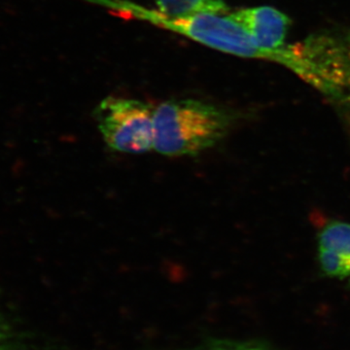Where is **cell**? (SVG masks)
<instances>
[{"instance_id": "7a4b0ae2", "label": "cell", "mask_w": 350, "mask_h": 350, "mask_svg": "<svg viewBox=\"0 0 350 350\" xmlns=\"http://www.w3.org/2000/svg\"><path fill=\"white\" fill-rule=\"evenodd\" d=\"M94 115L103 140L111 150L144 154L154 148V110L147 103L108 96Z\"/></svg>"}, {"instance_id": "5b68a950", "label": "cell", "mask_w": 350, "mask_h": 350, "mask_svg": "<svg viewBox=\"0 0 350 350\" xmlns=\"http://www.w3.org/2000/svg\"><path fill=\"white\" fill-rule=\"evenodd\" d=\"M319 260L327 276L350 278V223L331 221L319 237Z\"/></svg>"}, {"instance_id": "52a82bcc", "label": "cell", "mask_w": 350, "mask_h": 350, "mask_svg": "<svg viewBox=\"0 0 350 350\" xmlns=\"http://www.w3.org/2000/svg\"><path fill=\"white\" fill-rule=\"evenodd\" d=\"M170 350H273L269 345L257 340L209 338L198 344Z\"/></svg>"}, {"instance_id": "277c9868", "label": "cell", "mask_w": 350, "mask_h": 350, "mask_svg": "<svg viewBox=\"0 0 350 350\" xmlns=\"http://www.w3.org/2000/svg\"><path fill=\"white\" fill-rule=\"evenodd\" d=\"M250 34L261 50V59L273 61L276 50L286 45L291 21L282 11L269 6L241 9L230 15Z\"/></svg>"}, {"instance_id": "3957f363", "label": "cell", "mask_w": 350, "mask_h": 350, "mask_svg": "<svg viewBox=\"0 0 350 350\" xmlns=\"http://www.w3.org/2000/svg\"><path fill=\"white\" fill-rule=\"evenodd\" d=\"M167 23L188 38L213 49L234 56L261 59V50L254 39L225 14H200Z\"/></svg>"}, {"instance_id": "ba28073f", "label": "cell", "mask_w": 350, "mask_h": 350, "mask_svg": "<svg viewBox=\"0 0 350 350\" xmlns=\"http://www.w3.org/2000/svg\"><path fill=\"white\" fill-rule=\"evenodd\" d=\"M0 350H27L19 332L0 310Z\"/></svg>"}, {"instance_id": "8992f818", "label": "cell", "mask_w": 350, "mask_h": 350, "mask_svg": "<svg viewBox=\"0 0 350 350\" xmlns=\"http://www.w3.org/2000/svg\"><path fill=\"white\" fill-rule=\"evenodd\" d=\"M156 2L167 22L200 14H226L228 11L224 0H156Z\"/></svg>"}, {"instance_id": "6da1fadb", "label": "cell", "mask_w": 350, "mask_h": 350, "mask_svg": "<svg viewBox=\"0 0 350 350\" xmlns=\"http://www.w3.org/2000/svg\"><path fill=\"white\" fill-rule=\"evenodd\" d=\"M241 115L206 101L172 100L154 110V149L167 157L196 156L227 137Z\"/></svg>"}]
</instances>
